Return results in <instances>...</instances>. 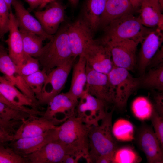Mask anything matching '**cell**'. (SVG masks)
<instances>
[{"instance_id": "1", "label": "cell", "mask_w": 163, "mask_h": 163, "mask_svg": "<svg viewBox=\"0 0 163 163\" xmlns=\"http://www.w3.org/2000/svg\"><path fill=\"white\" fill-rule=\"evenodd\" d=\"M90 128L80 118L74 116L56 126L54 140L62 144L78 158H83L88 162Z\"/></svg>"}, {"instance_id": "2", "label": "cell", "mask_w": 163, "mask_h": 163, "mask_svg": "<svg viewBox=\"0 0 163 163\" xmlns=\"http://www.w3.org/2000/svg\"><path fill=\"white\" fill-rule=\"evenodd\" d=\"M113 110L108 112L100 124L90 127L89 138L88 163H95L99 156L114 155L118 149L116 138L112 131Z\"/></svg>"}, {"instance_id": "3", "label": "cell", "mask_w": 163, "mask_h": 163, "mask_svg": "<svg viewBox=\"0 0 163 163\" xmlns=\"http://www.w3.org/2000/svg\"><path fill=\"white\" fill-rule=\"evenodd\" d=\"M67 26V24L59 28L49 41L43 46L36 58L42 69L47 74L55 68L74 58L69 41Z\"/></svg>"}, {"instance_id": "4", "label": "cell", "mask_w": 163, "mask_h": 163, "mask_svg": "<svg viewBox=\"0 0 163 163\" xmlns=\"http://www.w3.org/2000/svg\"><path fill=\"white\" fill-rule=\"evenodd\" d=\"M152 29L144 26L138 17L130 14L110 23L103 29L104 34L101 39L129 40L139 44Z\"/></svg>"}, {"instance_id": "5", "label": "cell", "mask_w": 163, "mask_h": 163, "mask_svg": "<svg viewBox=\"0 0 163 163\" xmlns=\"http://www.w3.org/2000/svg\"><path fill=\"white\" fill-rule=\"evenodd\" d=\"M107 75L114 96V104L122 109L140 86V78H134L126 69L114 66Z\"/></svg>"}, {"instance_id": "6", "label": "cell", "mask_w": 163, "mask_h": 163, "mask_svg": "<svg viewBox=\"0 0 163 163\" xmlns=\"http://www.w3.org/2000/svg\"><path fill=\"white\" fill-rule=\"evenodd\" d=\"M79 99L76 108V116L90 127L98 125L108 112V104L85 90Z\"/></svg>"}, {"instance_id": "7", "label": "cell", "mask_w": 163, "mask_h": 163, "mask_svg": "<svg viewBox=\"0 0 163 163\" xmlns=\"http://www.w3.org/2000/svg\"><path fill=\"white\" fill-rule=\"evenodd\" d=\"M75 59L73 58L70 60L53 69L47 74L38 100V104H47L52 98L60 93L64 87Z\"/></svg>"}, {"instance_id": "8", "label": "cell", "mask_w": 163, "mask_h": 163, "mask_svg": "<svg viewBox=\"0 0 163 163\" xmlns=\"http://www.w3.org/2000/svg\"><path fill=\"white\" fill-rule=\"evenodd\" d=\"M110 50L114 66L133 71L136 65V53L138 43L129 40H102Z\"/></svg>"}, {"instance_id": "9", "label": "cell", "mask_w": 163, "mask_h": 163, "mask_svg": "<svg viewBox=\"0 0 163 163\" xmlns=\"http://www.w3.org/2000/svg\"><path fill=\"white\" fill-rule=\"evenodd\" d=\"M83 54L86 65L98 72L107 75L113 66L110 49L101 39L94 40Z\"/></svg>"}, {"instance_id": "10", "label": "cell", "mask_w": 163, "mask_h": 163, "mask_svg": "<svg viewBox=\"0 0 163 163\" xmlns=\"http://www.w3.org/2000/svg\"><path fill=\"white\" fill-rule=\"evenodd\" d=\"M78 101L72 98L67 93H59L48 102L42 116L44 118L62 124L68 118L76 116V108Z\"/></svg>"}, {"instance_id": "11", "label": "cell", "mask_w": 163, "mask_h": 163, "mask_svg": "<svg viewBox=\"0 0 163 163\" xmlns=\"http://www.w3.org/2000/svg\"><path fill=\"white\" fill-rule=\"evenodd\" d=\"M87 81L84 90L108 104L114 98L107 74L97 71L86 65Z\"/></svg>"}, {"instance_id": "12", "label": "cell", "mask_w": 163, "mask_h": 163, "mask_svg": "<svg viewBox=\"0 0 163 163\" xmlns=\"http://www.w3.org/2000/svg\"><path fill=\"white\" fill-rule=\"evenodd\" d=\"M67 33L74 58L76 59L83 54L87 46L93 41L91 30L80 17L74 22L67 24Z\"/></svg>"}, {"instance_id": "13", "label": "cell", "mask_w": 163, "mask_h": 163, "mask_svg": "<svg viewBox=\"0 0 163 163\" xmlns=\"http://www.w3.org/2000/svg\"><path fill=\"white\" fill-rule=\"evenodd\" d=\"M137 144L144 153L149 163L163 162V148L153 129L143 125L138 131Z\"/></svg>"}, {"instance_id": "14", "label": "cell", "mask_w": 163, "mask_h": 163, "mask_svg": "<svg viewBox=\"0 0 163 163\" xmlns=\"http://www.w3.org/2000/svg\"><path fill=\"white\" fill-rule=\"evenodd\" d=\"M67 155H73L71 151L64 145L53 140L37 151L23 157L27 163H62Z\"/></svg>"}, {"instance_id": "15", "label": "cell", "mask_w": 163, "mask_h": 163, "mask_svg": "<svg viewBox=\"0 0 163 163\" xmlns=\"http://www.w3.org/2000/svg\"><path fill=\"white\" fill-rule=\"evenodd\" d=\"M65 9L60 2L55 0L49 3L44 10L35 11L34 14L45 32L53 35L64 21Z\"/></svg>"}, {"instance_id": "16", "label": "cell", "mask_w": 163, "mask_h": 163, "mask_svg": "<svg viewBox=\"0 0 163 163\" xmlns=\"http://www.w3.org/2000/svg\"><path fill=\"white\" fill-rule=\"evenodd\" d=\"M0 72L36 104H38L34 94L27 85L23 77L18 73L16 65L4 48L0 49Z\"/></svg>"}, {"instance_id": "17", "label": "cell", "mask_w": 163, "mask_h": 163, "mask_svg": "<svg viewBox=\"0 0 163 163\" xmlns=\"http://www.w3.org/2000/svg\"><path fill=\"white\" fill-rule=\"evenodd\" d=\"M162 31L157 28H152L141 43L138 67L142 76L145 73L150 61L161 46Z\"/></svg>"}, {"instance_id": "18", "label": "cell", "mask_w": 163, "mask_h": 163, "mask_svg": "<svg viewBox=\"0 0 163 163\" xmlns=\"http://www.w3.org/2000/svg\"><path fill=\"white\" fill-rule=\"evenodd\" d=\"M0 92L13 105L23 109L31 114L38 115L37 105L21 92L4 76L0 75Z\"/></svg>"}, {"instance_id": "19", "label": "cell", "mask_w": 163, "mask_h": 163, "mask_svg": "<svg viewBox=\"0 0 163 163\" xmlns=\"http://www.w3.org/2000/svg\"><path fill=\"white\" fill-rule=\"evenodd\" d=\"M58 124L42 116L31 115L21 122L13 135V140L35 137L55 128Z\"/></svg>"}, {"instance_id": "20", "label": "cell", "mask_w": 163, "mask_h": 163, "mask_svg": "<svg viewBox=\"0 0 163 163\" xmlns=\"http://www.w3.org/2000/svg\"><path fill=\"white\" fill-rule=\"evenodd\" d=\"M56 126L39 136L13 140L8 144L17 154L23 157L37 151L54 140Z\"/></svg>"}, {"instance_id": "21", "label": "cell", "mask_w": 163, "mask_h": 163, "mask_svg": "<svg viewBox=\"0 0 163 163\" xmlns=\"http://www.w3.org/2000/svg\"><path fill=\"white\" fill-rule=\"evenodd\" d=\"M12 5L15 11L14 16L19 29L35 34L44 40L51 39L53 35L47 34L38 20L26 9L19 0H13Z\"/></svg>"}, {"instance_id": "22", "label": "cell", "mask_w": 163, "mask_h": 163, "mask_svg": "<svg viewBox=\"0 0 163 163\" xmlns=\"http://www.w3.org/2000/svg\"><path fill=\"white\" fill-rule=\"evenodd\" d=\"M139 8L138 17L144 26L163 31V7L158 0H142Z\"/></svg>"}, {"instance_id": "23", "label": "cell", "mask_w": 163, "mask_h": 163, "mask_svg": "<svg viewBox=\"0 0 163 163\" xmlns=\"http://www.w3.org/2000/svg\"><path fill=\"white\" fill-rule=\"evenodd\" d=\"M8 31V37L6 41L8 46V54L15 64L19 66L24 61L25 54L21 33L11 11L10 12Z\"/></svg>"}, {"instance_id": "24", "label": "cell", "mask_w": 163, "mask_h": 163, "mask_svg": "<svg viewBox=\"0 0 163 163\" xmlns=\"http://www.w3.org/2000/svg\"><path fill=\"white\" fill-rule=\"evenodd\" d=\"M134 10L128 0H107L99 28L104 29L114 20L125 15L133 14Z\"/></svg>"}, {"instance_id": "25", "label": "cell", "mask_w": 163, "mask_h": 163, "mask_svg": "<svg viewBox=\"0 0 163 163\" xmlns=\"http://www.w3.org/2000/svg\"><path fill=\"white\" fill-rule=\"evenodd\" d=\"M77 62L73 66L70 88L67 92L74 100L78 101L84 90L87 81L86 63L83 54L79 57Z\"/></svg>"}, {"instance_id": "26", "label": "cell", "mask_w": 163, "mask_h": 163, "mask_svg": "<svg viewBox=\"0 0 163 163\" xmlns=\"http://www.w3.org/2000/svg\"><path fill=\"white\" fill-rule=\"evenodd\" d=\"M107 0H86L80 17L91 30L93 34L99 29L101 18L105 7Z\"/></svg>"}, {"instance_id": "27", "label": "cell", "mask_w": 163, "mask_h": 163, "mask_svg": "<svg viewBox=\"0 0 163 163\" xmlns=\"http://www.w3.org/2000/svg\"><path fill=\"white\" fill-rule=\"evenodd\" d=\"M147 89L163 91V63L149 69L140 78V85Z\"/></svg>"}, {"instance_id": "28", "label": "cell", "mask_w": 163, "mask_h": 163, "mask_svg": "<svg viewBox=\"0 0 163 163\" xmlns=\"http://www.w3.org/2000/svg\"><path fill=\"white\" fill-rule=\"evenodd\" d=\"M25 54L37 58L40 54L44 39L33 33L19 30Z\"/></svg>"}, {"instance_id": "29", "label": "cell", "mask_w": 163, "mask_h": 163, "mask_svg": "<svg viewBox=\"0 0 163 163\" xmlns=\"http://www.w3.org/2000/svg\"><path fill=\"white\" fill-rule=\"evenodd\" d=\"M132 109L137 118L145 120L150 118L155 108L153 105L147 98L140 97L134 101L132 104Z\"/></svg>"}, {"instance_id": "30", "label": "cell", "mask_w": 163, "mask_h": 163, "mask_svg": "<svg viewBox=\"0 0 163 163\" xmlns=\"http://www.w3.org/2000/svg\"><path fill=\"white\" fill-rule=\"evenodd\" d=\"M47 75L44 70L40 69L33 74L23 77L27 85L34 94L37 101L40 97Z\"/></svg>"}, {"instance_id": "31", "label": "cell", "mask_w": 163, "mask_h": 163, "mask_svg": "<svg viewBox=\"0 0 163 163\" xmlns=\"http://www.w3.org/2000/svg\"><path fill=\"white\" fill-rule=\"evenodd\" d=\"M30 114L20 109L12 107L0 102V119L6 121L15 120L23 122Z\"/></svg>"}, {"instance_id": "32", "label": "cell", "mask_w": 163, "mask_h": 163, "mask_svg": "<svg viewBox=\"0 0 163 163\" xmlns=\"http://www.w3.org/2000/svg\"><path fill=\"white\" fill-rule=\"evenodd\" d=\"M26 159L17 154L8 144L0 143V163H26Z\"/></svg>"}, {"instance_id": "33", "label": "cell", "mask_w": 163, "mask_h": 163, "mask_svg": "<svg viewBox=\"0 0 163 163\" xmlns=\"http://www.w3.org/2000/svg\"><path fill=\"white\" fill-rule=\"evenodd\" d=\"M140 159L136 152L129 147L117 149L114 155V163H133L140 161Z\"/></svg>"}, {"instance_id": "34", "label": "cell", "mask_w": 163, "mask_h": 163, "mask_svg": "<svg viewBox=\"0 0 163 163\" xmlns=\"http://www.w3.org/2000/svg\"><path fill=\"white\" fill-rule=\"evenodd\" d=\"M40 66L37 58L25 54L23 63L19 66H16V68L18 73L23 77H25L39 70Z\"/></svg>"}, {"instance_id": "35", "label": "cell", "mask_w": 163, "mask_h": 163, "mask_svg": "<svg viewBox=\"0 0 163 163\" xmlns=\"http://www.w3.org/2000/svg\"><path fill=\"white\" fill-rule=\"evenodd\" d=\"M133 130L131 124L123 120H119L112 126V131L114 136L120 140L130 139Z\"/></svg>"}, {"instance_id": "36", "label": "cell", "mask_w": 163, "mask_h": 163, "mask_svg": "<svg viewBox=\"0 0 163 163\" xmlns=\"http://www.w3.org/2000/svg\"><path fill=\"white\" fill-rule=\"evenodd\" d=\"M10 11L4 0H0V39L8 32Z\"/></svg>"}, {"instance_id": "37", "label": "cell", "mask_w": 163, "mask_h": 163, "mask_svg": "<svg viewBox=\"0 0 163 163\" xmlns=\"http://www.w3.org/2000/svg\"><path fill=\"white\" fill-rule=\"evenodd\" d=\"M154 131L163 147V116L154 109L150 118Z\"/></svg>"}, {"instance_id": "38", "label": "cell", "mask_w": 163, "mask_h": 163, "mask_svg": "<svg viewBox=\"0 0 163 163\" xmlns=\"http://www.w3.org/2000/svg\"><path fill=\"white\" fill-rule=\"evenodd\" d=\"M163 63V48L161 46L151 59L147 68L149 69L155 67Z\"/></svg>"}, {"instance_id": "39", "label": "cell", "mask_w": 163, "mask_h": 163, "mask_svg": "<svg viewBox=\"0 0 163 163\" xmlns=\"http://www.w3.org/2000/svg\"><path fill=\"white\" fill-rule=\"evenodd\" d=\"M155 103L153 104L156 111L161 116H163V92L156 93L154 97Z\"/></svg>"}, {"instance_id": "40", "label": "cell", "mask_w": 163, "mask_h": 163, "mask_svg": "<svg viewBox=\"0 0 163 163\" xmlns=\"http://www.w3.org/2000/svg\"><path fill=\"white\" fill-rule=\"evenodd\" d=\"M13 140V135L0 125V143H8Z\"/></svg>"}, {"instance_id": "41", "label": "cell", "mask_w": 163, "mask_h": 163, "mask_svg": "<svg viewBox=\"0 0 163 163\" xmlns=\"http://www.w3.org/2000/svg\"><path fill=\"white\" fill-rule=\"evenodd\" d=\"M114 155H105L98 157L96 160V163H114Z\"/></svg>"}, {"instance_id": "42", "label": "cell", "mask_w": 163, "mask_h": 163, "mask_svg": "<svg viewBox=\"0 0 163 163\" xmlns=\"http://www.w3.org/2000/svg\"><path fill=\"white\" fill-rule=\"evenodd\" d=\"M28 4L30 10H32L40 7L44 0H25Z\"/></svg>"}, {"instance_id": "43", "label": "cell", "mask_w": 163, "mask_h": 163, "mask_svg": "<svg viewBox=\"0 0 163 163\" xmlns=\"http://www.w3.org/2000/svg\"><path fill=\"white\" fill-rule=\"evenodd\" d=\"M78 160L75 156L67 155L64 157L62 163H77L78 162Z\"/></svg>"}, {"instance_id": "44", "label": "cell", "mask_w": 163, "mask_h": 163, "mask_svg": "<svg viewBox=\"0 0 163 163\" xmlns=\"http://www.w3.org/2000/svg\"><path fill=\"white\" fill-rule=\"evenodd\" d=\"M0 102H2L7 105L13 108L21 110H23L22 109L17 107L10 103L5 97L3 96L1 93L0 92Z\"/></svg>"}, {"instance_id": "45", "label": "cell", "mask_w": 163, "mask_h": 163, "mask_svg": "<svg viewBox=\"0 0 163 163\" xmlns=\"http://www.w3.org/2000/svg\"><path fill=\"white\" fill-rule=\"evenodd\" d=\"M134 9L139 8L142 0H128Z\"/></svg>"}, {"instance_id": "46", "label": "cell", "mask_w": 163, "mask_h": 163, "mask_svg": "<svg viewBox=\"0 0 163 163\" xmlns=\"http://www.w3.org/2000/svg\"><path fill=\"white\" fill-rule=\"evenodd\" d=\"M6 2L9 9L11 11V8L13 0H4Z\"/></svg>"}, {"instance_id": "47", "label": "cell", "mask_w": 163, "mask_h": 163, "mask_svg": "<svg viewBox=\"0 0 163 163\" xmlns=\"http://www.w3.org/2000/svg\"><path fill=\"white\" fill-rule=\"evenodd\" d=\"M7 123V122L6 121L0 119V125L3 126H4L6 125Z\"/></svg>"}, {"instance_id": "48", "label": "cell", "mask_w": 163, "mask_h": 163, "mask_svg": "<svg viewBox=\"0 0 163 163\" xmlns=\"http://www.w3.org/2000/svg\"><path fill=\"white\" fill-rule=\"evenodd\" d=\"M69 1L72 5L75 6L77 4L79 0H69Z\"/></svg>"}, {"instance_id": "49", "label": "cell", "mask_w": 163, "mask_h": 163, "mask_svg": "<svg viewBox=\"0 0 163 163\" xmlns=\"http://www.w3.org/2000/svg\"><path fill=\"white\" fill-rule=\"evenodd\" d=\"M158 0L159 1L161 6L163 7V0Z\"/></svg>"}, {"instance_id": "50", "label": "cell", "mask_w": 163, "mask_h": 163, "mask_svg": "<svg viewBox=\"0 0 163 163\" xmlns=\"http://www.w3.org/2000/svg\"><path fill=\"white\" fill-rule=\"evenodd\" d=\"M4 47L1 44H0V49Z\"/></svg>"}]
</instances>
